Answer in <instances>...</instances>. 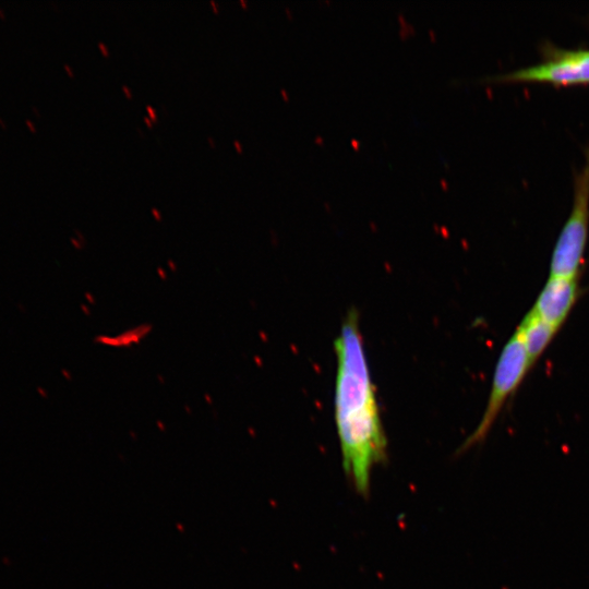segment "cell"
Here are the masks:
<instances>
[{
    "label": "cell",
    "mask_w": 589,
    "mask_h": 589,
    "mask_svg": "<svg viewBox=\"0 0 589 589\" xmlns=\"http://www.w3.org/2000/svg\"><path fill=\"white\" fill-rule=\"evenodd\" d=\"M335 422L342 468L356 491L368 496L371 472L387 455V441L356 309L335 339Z\"/></svg>",
    "instance_id": "6da1fadb"
},
{
    "label": "cell",
    "mask_w": 589,
    "mask_h": 589,
    "mask_svg": "<svg viewBox=\"0 0 589 589\" xmlns=\"http://www.w3.org/2000/svg\"><path fill=\"white\" fill-rule=\"evenodd\" d=\"M531 366L521 340L514 333L504 345L495 364L483 414L472 433L460 445L458 453L466 452L485 440L504 405L518 389Z\"/></svg>",
    "instance_id": "7a4b0ae2"
},
{
    "label": "cell",
    "mask_w": 589,
    "mask_h": 589,
    "mask_svg": "<svg viewBox=\"0 0 589 589\" xmlns=\"http://www.w3.org/2000/svg\"><path fill=\"white\" fill-rule=\"evenodd\" d=\"M589 226V149L584 167L575 177L572 212L564 224L550 263V276L580 275Z\"/></svg>",
    "instance_id": "3957f363"
},
{
    "label": "cell",
    "mask_w": 589,
    "mask_h": 589,
    "mask_svg": "<svg viewBox=\"0 0 589 589\" xmlns=\"http://www.w3.org/2000/svg\"><path fill=\"white\" fill-rule=\"evenodd\" d=\"M551 59L540 64L493 76L500 81H548L557 84L589 82V50L551 48Z\"/></svg>",
    "instance_id": "277c9868"
},
{
    "label": "cell",
    "mask_w": 589,
    "mask_h": 589,
    "mask_svg": "<svg viewBox=\"0 0 589 589\" xmlns=\"http://www.w3.org/2000/svg\"><path fill=\"white\" fill-rule=\"evenodd\" d=\"M580 294L579 275L549 276L531 310L545 323L560 329Z\"/></svg>",
    "instance_id": "5b68a950"
},
{
    "label": "cell",
    "mask_w": 589,
    "mask_h": 589,
    "mask_svg": "<svg viewBox=\"0 0 589 589\" xmlns=\"http://www.w3.org/2000/svg\"><path fill=\"white\" fill-rule=\"evenodd\" d=\"M557 330L540 318L532 310L521 320L515 333L521 340L532 365L549 347Z\"/></svg>",
    "instance_id": "8992f818"
},
{
    "label": "cell",
    "mask_w": 589,
    "mask_h": 589,
    "mask_svg": "<svg viewBox=\"0 0 589 589\" xmlns=\"http://www.w3.org/2000/svg\"><path fill=\"white\" fill-rule=\"evenodd\" d=\"M145 110L149 115V118L152 119V121L157 122V112L155 108L152 105H146Z\"/></svg>",
    "instance_id": "52a82bcc"
},
{
    "label": "cell",
    "mask_w": 589,
    "mask_h": 589,
    "mask_svg": "<svg viewBox=\"0 0 589 589\" xmlns=\"http://www.w3.org/2000/svg\"><path fill=\"white\" fill-rule=\"evenodd\" d=\"M97 45H98V48L100 49V51H101V53H103L104 56H109V49H108V47L105 45V43L98 41Z\"/></svg>",
    "instance_id": "ba28073f"
},
{
    "label": "cell",
    "mask_w": 589,
    "mask_h": 589,
    "mask_svg": "<svg viewBox=\"0 0 589 589\" xmlns=\"http://www.w3.org/2000/svg\"><path fill=\"white\" fill-rule=\"evenodd\" d=\"M25 123H26V125L28 127V129H29L33 133L36 132V127H35V124L33 123V121H31L29 119H26V120H25Z\"/></svg>",
    "instance_id": "9c48e42d"
},
{
    "label": "cell",
    "mask_w": 589,
    "mask_h": 589,
    "mask_svg": "<svg viewBox=\"0 0 589 589\" xmlns=\"http://www.w3.org/2000/svg\"><path fill=\"white\" fill-rule=\"evenodd\" d=\"M63 68L65 69V71L68 72L70 76L72 77L74 76V71L68 63H63Z\"/></svg>",
    "instance_id": "30bf717a"
},
{
    "label": "cell",
    "mask_w": 589,
    "mask_h": 589,
    "mask_svg": "<svg viewBox=\"0 0 589 589\" xmlns=\"http://www.w3.org/2000/svg\"><path fill=\"white\" fill-rule=\"evenodd\" d=\"M122 89L125 93L127 97H129V98L132 97V92L130 91V88L127 85L123 84Z\"/></svg>",
    "instance_id": "8fae6325"
},
{
    "label": "cell",
    "mask_w": 589,
    "mask_h": 589,
    "mask_svg": "<svg viewBox=\"0 0 589 589\" xmlns=\"http://www.w3.org/2000/svg\"><path fill=\"white\" fill-rule=\"evenodd\" d=\"M233 146L236 147V149H237L239 153L242 152V144L240 143V141L235 140V141H233Z\"/></svg>",
    "instance_id": "7c38bea8"
},
{
    "label": "cell",
    "mask_w": 589,
    "mask_h": 589,
    "mask_svg": "<svg viewBox=\"0 0 589 589\" xmlns=\"http://www.w3.org/2000/svg\"><path fill=\"white\" fill-rule=\"evenodd\" d=\"M152 214L156 217V219H161V215L157 208L152 207Z\"/></svg>",
    "instance_id": "4fadbf2b"
},
{
    "label": "cell",
    "mask_w": 589,
    "mask_h": 589,
    "mask_svg": "<svg viewBox=\"0 0 589 589\" xmlns=\"http://www.w3.org/2000/svg\"><path fill=\"white\" fill-rule=\"evenodd\" d=\"M143 119H144L145 123L147 124V127H149V128L153 127V121L148 116H144Z\"/></svg>",
    "instance_id": "5bb4252c"
},
{
    "label": "cell",
    "mask_w": 589,
    "mask_h": 589,
    "mask_svg": "<svg viewBox=\"0 0 589 589\" xmlns=\"http://www.w3.org/2000/svg\"><path fill=\"white\" fill-rule=\"evenodd\" d=\"M207 141H208V143H209V145H211L212 147H215V146H216V142H215L214 137L207 136Z\"/></svg>",
    "instance_id": "9a60e30c"
},
{
    "label": "cell",
    "mask_w": 589,
    "mask_h": 589,
    "mask_svg": "<svg viewBox=\"0 0 589 589\" xmlns=\"http://www.w3.org/2000/svg\"><path fill=\"white\" fill-rule=\"evenodd\" d=\"M211 4H212V7H213V9H214V12L217 13V12H218V5H217V3H216L214 0H211Z\"/></svg>",
    "instance_id": "2e32d148"
},
{
    "label": "cell",
    "mask_w": 589,
    "mask_h": 589,
    "mask_svg": "<svg viewBox=\"0 0 589 589\" xmlns=\"http://www.w3.org/2000/svg\"><path fill=\"white\" fill-rule=\"evenodd\" d=\"M0 125L2 129H7L8 125H7V122L0 117Z\"/></svg>",
    "instance_id": "e0dca14e"
},
{
    "label": "cell",
    "mask_w": 589,
    "mask_h": 589,
    "mask_svg": "<svg viewBox=\"0 0 589 589\" xmlns=\"http://www.w3.org/2000/svg\"><path fill=\"white\" fill-rule=\"evenodd\" d=\"M32 110L35 112V115L40 116V111L36 106H32Z\"/></svg>",
    "instance_id": "ac0fdd59"
},
{
    "label": "cell",
    "mask_w": 589,
    "mask_h": 589,
    "mask_svg": "<svg viewBox=\"0 0 589 589\" xmlns=\"http://www.w3.org/2000/svg\"><path fill=\"white\" fill-rule=\"evenodd\" d=\"M0 17L5 19V13H4V11L2 10L1 7H0Z\"/></svg>",
    "instance_id": "d6986e66"
},
{
    "label": "cell",
    "mask_w": 589,
    "mask_h": 589,
    "mask_svg": "<svg viewBox=\"0 0 589 589\" xmlns=\"http://www.w3.org/2000/svg\"><path fill=\"white\" fill-rule=\"evenodd\" d=\"M239 3L243 7V8H247V1L245 0H239Z\"/></svg>",
    "instance_id": "ffe728a7"
},
{
    "label": "cell",
    "mask_w": 589,
    "mask_h": 589,
    "mask_svg": "<svg viewBox=\"0 0 589 589\" xmlns=\"http://www.w3.org/2000/svg\"><path fill=\"white\" fill-rule=\"evenodd\" d=\"M136 130L139 131V133H140L142 136H145V133L143 132V130H142L140 127H136Z\"/></svg>",
    "instance_id": "44dd1931"
}]
</instances>
